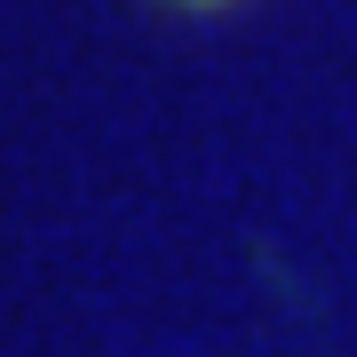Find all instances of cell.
I'll list each match as a JSON object with an SVG mask.
<instances>
[{
	"label": "cell",
	"instance_id": "1",
	"mask_svg": "<svg viewBox=\"0 0 357 357\" xmlns=\"http://www.w3.org/2000/svg\"><path fill=\"white\" fill-rule=\"evenodd\" d=\"M183 8H222V0H183Z\"/></svg>",
	"mask_w": 357,
	"mask_h": 357
}]
</instances>
